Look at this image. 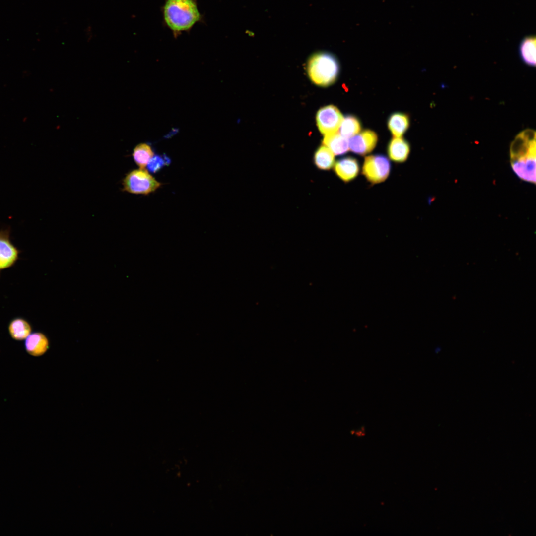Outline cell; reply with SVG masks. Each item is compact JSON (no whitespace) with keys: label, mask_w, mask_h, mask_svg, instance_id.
<instances>
[{"label":"cell","mask_w":536,"mask_h":536,"mask_svg":"<svg viewBox=\"0 0 536 536\" xmlns=\"http://www.w3.org/2000/svg\"><path fill=\"white\" fill-rule=\"evenodd\" d=\"M164 21L175 35L189 30L201 19L196 0H166Z\"/></svg>","instance_id":"1"},{"label":"cell","mask_w":536,"mask_h":536,"mask_svg":"<svg viewBox=\"0 0 536 536\" xmlns=\"http://www.w3.org/2000/svg\"><path fill=\"white\" fill-rule=\"evenodd\" d=\"M307 71L311 80L319 86H326L336 79L339 66L336 58L327 52L312 55L308 61Z\"/></svg>","instance_id":"2"},{"label":"cell","mask_w":536,"mask_h":536,"mask_svg":"<svg viewBox=\"0 0 536 536\" xmlns=\"http://www.w3.org/2000/svg\"><path fill=\"white\" fill-rule=\"evenodd\" d=\"M123 190L136 195H148L161 187L158 182L145 169L133 170L123 180Z\"/></svg>","instance_id":"3"},{"label":"cell","mask_w":536,"mask_h":536,"mask_svg":"<svg viewBox=\"0 0 536 536\" xmlns=\"http://www.w3.org/2000/svg\"><path fill=\"white\" fill-rule=\"evenodd\" d=\"M391 168L390 162L386 156L369 155L364 159L362 173L369 183L376 184L383 182L388 178Z\"/></svg>","instance_id":"4"},{"label":"cell","mask_w":536,"mask_h":536,"mask_svg":"<svg viewBox=\"0 0 536 536\" xmlns=\"http://www.w3.org/2000/svg\"><path fill=\"white\" fill-rule=\"evenodd\" d=\"M535 131L527 129L515 136L510 146V161L536 157Z\"/></svg>","instance_id":"5"},{"label":"cell","mask_w":536,"mask_h":536,"mask_svg":"<svg viewBox=\"0 0 536 536\" xmlns=\"http://www.w3.org/2000/svg\"><path fill=\"white\" fill-rule=\"evenodd\" d=\"M343 119L339 110L333 105L321 108L316 116L318 128L325 135L337 132Z\"/></svg>","instance_id":"6"},{"label":"cell","mask_w":536,"mask_h":536,"mask_svg":"<svg viewBox=\"0 0 536 536\" xmlns=\"http://www.w3.org/2000/svg\"><path fill=\"white\" fill-rule=\"evenodd\" d=\"M9 228L0 230V271L12 266L17 261L19 250L10 240Z\"/></svg>","instance_id":"7"},{"label":"cell","mask_w":536,"mask_h":536,"mask_svg":"<svg viewBox=\"0 0 536 536\" xmlns=\"http://www.w3.org/2000/svg\"><path fill=\"white\" fill-rule=\"evenodd\" d=\"M377 141L375 133L370 130L364 131L348 139L349 149L355 154L365 155L374 149Z\"/></svg>","instance_id":"8"},{"label":"cell","mask_w":536,"mask_h":536,"mask_svg":"<svg viewBox=\"0 0 536 536\" xmlns=\"http://www.w3.org/2000/svg\"><path fill=\"white\" fill-rule=\"evenodd\" d=\"M334 167L336 175L346 183L356 178L360 170L358 161L352 157H346L338 160L335 163Z\"/></svg>","instance_id":"9"},{"label":"cell","mask_w":536,"mask_h":536,"mask_svg":"<svg viewBox=\"0 0 536 536\" xmlns=\"http://www.w3.org/2000/svg\"><path fill=\"white\" fill-rule=\"evenodd\" d=\"M536 160V157H531L510 162L513 171L520 179L535 184Z\"/></svg>","instance_id":"10"},{"label":"cell","mask_w":536,"mask_h":536,"mask_svg":"<svg viewBox=\"0 0 536 536\" xmlns=\"http://www.w3.org/2000/svg\"><path fill=\"white\" fill-rule=\"evenodd\" d=\"M24 347L31 356L39 357L44 354L49 349V342L47 336L41 332H34L25 339Z\"/></svg>","instance_id":"11"},{"label":"cell","mask_w":536,"mask_h":536,"mask_svg":"<svg viewBox=\"0 0 536 536\" xmlns=\"http://www.w3.org/2000/svg\"><path fill=\"white\" fill-rule=\"evenodd\" d=\"M410 146L404 139L395 137L390 142L388 147L389 158L396 163H403L408 158L410 153Z\"/></svg>","instance_id":"12"},{"label":"cell","mask_w":536,"mask_h":536,"mask_svg":"<svg viewBox=\"0 0 536 536\" xmlns=\"http://www.w3.org/2000/svg\"><path fill=\"white\" fill-rule=\"evenodd\" d=\"M519 53L521 59L526 65L535 67L536 43L535 36H528L520 42Z\"/></svg>","instance_id":"13"},{"label":"cell","mask_w":536,"mask_h":536,"mask_svg":"<svg viewBox=\"0 0 536 536\" xmlns=\"http://www.w3.org/2000/svg\"><path fill=\"white\" fill-rule=\"evenodd\" d=\"M323 143L335 155L344 154L349 149L348 139L337 132L325 135Z\"/></svg>","instance_id":"14"},{"label":"cell","mask_w":536,"mask_h":536,"mask_svg":"<svg viewBox=\"0 0 536 536\" xmlns=\"http://www.w3.org/2000/svg\"><path fill=\"white\" fill-rule=\"evenodd\" d=\"M8 332L11 337L15 340L21 341L25 339L31 333L32 327L25 319L16 318L9 324Z\"/></svg>","instance_id":"15"},{"label":"cell","mask_w":536,"mask_h":536,"mask_svg":"<svg viewBox=\"0 0 536 536\" xmlns=\"http://www.w3.org/2000/svg\"><path fill=\"white\" fill-rule=\"evenodd\" d=\"M154 155L151 146L146 143L137 144L133 149L132 156L135 164L140 169H145L150 159Z\"/></svg>","instance_id":"16"},{"label":"cell","mask_w":536,"mask_h":536,"mask_svg":"<svg viewBox=\"0 0 536 536\" xmlns=\"http://www.w3.org/2000/svg\"><path fill=\"white\" fill-rule=\"evenodd\" d=\"M409 119L408 117L402 113H395L389 118L388 127L390 131L395 137H400L408 128Z\"/></svg>","instance_id":"17"},{"label":"cell","mask_w":536,"mask_h":536,"mask_svg":"<svg viewBox=\"0 0 536 536\" xmlns=\"http://www.w3.org/2000/svg\"><path fill=\"white\" fill-rule=\"evenodd\" d=\"M314 163L320 169L328 170L335 164L334 153L326 146H320L316 151L314 157Z\"/></svg>","instance_id":"18"},{"label":"cell","mask_w":536,"mask_h":536,"mask_svg":"<svg viewBox=\"0 0 536 536\" xmlns=\"http://www.w3.org/2000/svg\"><path fill=\"white\" fill-rule=\"evenodd\" d=\"M361 129L359 121L354 117L347 116L343 118L340 126V134L349 139L358 134Z\"/></svg>","instance_id":"19"},{"label":"cell","mask_w":536,"mask_h":536,"mask_svg":"<svg viewBox=\"0 0 536 536\" xmlns=\"http://www.w3.org/2000/svg\"><path fill=\"white\" fill-rule=\"evenodd\" d=\"M170 163V160L165 155L154 154L147 164V170L149 173H155Z\"/></svg>","instance_id":"20"}]
</instances>
